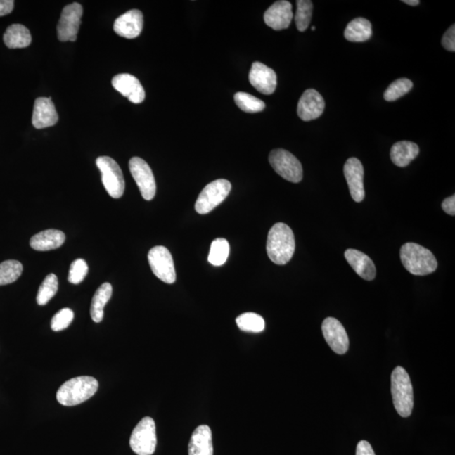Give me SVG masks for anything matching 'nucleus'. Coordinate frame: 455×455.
Wrapping results in <instances>:
<instances>
[{
  "label": "nucleus",
  "instance_id": "1",
  "mask_svg": "<svg viewBox=\"0 0 455 455\" xmlns=\"http://www.w3.org/2000/svg\"><path fill=\"white\" fill-rule=\"evenodd\" d=\"M295 250V235L290 227L278 223L270 229L267 241V252L276 265H285L291 260Z\"/></svg>",
  "mask_w": 455,
  "mask_h": 455
},
{
  "label": "nucleus",
  "instance_id": "2",
  "mask_svg": "<svg viewBox=\"0 0 455 455\" xmlns=\"http://www.w3.org/2000/svg\"><path fill=\"white\" fill-rule=\"evenodd\" d=\"M399 257L404 267L412 275L431 274L437 267V259L430 250L411 242L402 245Z\"/></svg>",
  "mask_w": 455,
  "mask_h": 455
},
{
  "label": "nucleus",
  "instance_id": "3",
  "mask_svg": "<svg viewBox=\"0 0 455 455\" xmlns=\"http://www.w3.org/2000/svg\"><path fill=\"white\" fill-rule=\"evenodd\" d=\"M99 388L95 378L79 376L71 378L63 384L57 392V399L65 406L79 405L91 399Z\"/></svg>",
  "mask_w": 455,
  "mask_h": 455
},
{
  "label": "nucleus",
  "instance_id": "4",
  "mask_svg": "<svg viewBox=\"0 0 455 455\" xmlns=\"http://www.w3.org/2000/svg\"><path fill=\"white\" fill-rule=\"evenodd\" d=\"M391 394L397 414L402 418H409L414 406V388L409 374L401 366L391 373Z\"/></svg>",
  "mask_w": 455,
  "mask_h": 455
},
{
  "label": "nucleus",
  "instance_id": "5",
  "mask_svg": "<svg viewBox=\"0 0 455 455\" xmlns=\"http://www.w3.org/2000/svg\"><path fill=\"white\" fill-rule=\"evenodd\" d=\"M130 447L138 455H152L157 445L156 426L154 419L146 416L138 423L130 437Z\"/></svg>",
  "mask_w": 455,
  "mask_h": 455
},
{
  "label": "nucleus",
  "instance_id": "6",
  "mask_svg": "<svg viewBox=\"0 0 455 455\" xmlns=\"http://www.w3.org/2000/svg\"><path fill=\"white\" fill-rule=\"evenodd\" d=\"M96 165L101 173V181L110 197L120 198L125 191V181L120 167L108 156H101Z\"/></svg>",
  "mask_w": 455,
  "mask_h": 455
},
{
  "label": "nucleus",
  "instance_id": "7",
  "mask_svg": "<svg viewBox=\"0 0 455 455\" xmlns=\"http://www.w3.org/2000/svg\"><path fill=\"white\" fill-rule=\"evenodd\" d=\"M231 187V183L225 179H219L210 183L199 194L195 204L196 211L199 214H207L214 210L228 197Z\"/></svg>",
  "mask_w": 455,
  "mask_h": 455
},
{
  "label": "nucleus",
  "instance_id": "8",
  "mask_svg": "<svg viewBox=\"0 0 455 455\" xmlns=\"http://www.w3.org/2000/svg\"><path fill=\"white\" fill-rule=\"evenodd\" d=\"M269 162L274 171L283 179L299 183L303 179V167L300 160L290 152L278 148L269 155Z\"/></svg>",
  "mask_w": 455,
  "mask_h": 455
},
{
  "label": "nucleus",
  "instance_id": "9",
  "mask_svg": "<svg viewBox=\"0 0 455 455\" xmlns=\"http://www.w3.org/2000/svg\"><path fill=\"white\" fill-rule=\"evenodd\" d=\"M148 263L154 274L162 282L172 284L176 282L175 265L169 250L165 246H155L148 255Z\"/></svg>",
  "mask_w": 455,
  "mask_h": 455
},
{
  "label": "nucleus",
  "instance_id": "10",
  "mask_svg": "<svg viewBox=\"0 0 455 455\" xmlns=\"http://www.w3.org/2000/svg\"><path fill=\"white\" fill-rule=\"evenodd\" d=\"M83 15L82 4L73 3L63 8L57 30L58 37L61 41H75Z\"/></svg>",
  "mask_w": 455,
  "mask_h": 455
},
{
  "label": "nucleus",
  "instance_id": "11",
  "mask_svg": "<svg viewBox=\"0 0 455 455\" xmlns=\"http://www.w3.org/2000/svg\"><path fill=\"white\" fill-rule=\"evenodd\" d=\"M129 169L142 197L150 201L156 193V183L150 165L139 157H134L129 161Z\"/></svg>",
  "mask_w": 455,
  "mask_h": 455
},
{
  "label": "nucleus",
  "instance_id": "12",
  "mask_svg": "<svg viewBox=\"0 0 455 455\" xmlns=\"http://www.w3.org/2000/svg\"><path fill=\"white\" fill-rule=\"evenodd\" d=\"M321 329L331 350L340 355L345 354L350 348V339L342 323L337 319L328 317L323 321Z\"/></svg>",
  "mask_w": 455,
  "mask_h": 455
},
{
  "label": "nucleus",
  "instance_id": "13",
  "mask_svg": "<svg viewBox=\"0 0 455 455\" xmlns=\"http://www.w3.org/2000/svg\"><path fill=\"white\" fill-rule=\"evenodd\" d=\"M343 172L352 199L357 203L362 202L365 198L364 169L362 163L357 158L348 159L344 165Z\"/></svg>",
  "mask_w": 455,
  "mask_h": 455
},
{
  "label": "nucleus",
  "instance_id": "14",
  "mask_svg": "<svg viewBox=\"0 0 455 455\" xmlns=\"http://www.w3.org/2000/svg\"><path fill=\"white\" fill-rule=\"evenodd\" d=\"M325 106L324 98L321 94L309 89L300 97L297 113L302 120L309 122L320 117L324 113Z\"/></svg>",
  "mask_w": 455,
  "mask_h": 455
},
{
  "label": "nucleus",
  "instance_id": "15",
  "mask_svg": "<svg viewBox=\"0 0 455 455\" xmlns=\"http://www.w3.org/2000/svg\"><path fill=\"white\" fill-rule=\"evenodd\" d=\"M143 27V13L139 10H131L119 16L115 20L113 29L118 36L134 39L142 32Z\"/></svg>",
  "mask_w": 455,
  "mask_h": 455
},
{
  "label": "nucleus",
  "instance_id": "16",
  "mask_svg": "<svg viewBox=\"0 0 455 455\" xmlns=\"http://www.w3.org/2000/svg\"><path fill=\"white\" fill-rule=\"evenodd\" d=\"M249 80L255 89L264 95H271L276 88L275 71L260 62L253 63Z\"/></svg>",
  "mask_w": 455,
  "mask_h": 455
},
{
  "label": "nucleus",
  "instance_id": "17",
  "mask_svg": "<svg viewBox=\"0 0 455 455\" xmlns=\"http://www.w3.org/2000/svg\"><path fill=\"white\" fill-rule=\"evenodd\" d=\"M115 90L121 93L134 104H140L146 99V91L141 83L129 74H120L115 76L112 80Z\"/></svg>",
  "mask_w": 455,
  "mask_h": 455
},
{
  "label": "nucleus",
  "instance_id": "18",
  "mask_svg": "<svg viewBox=\"0 0 455 455\" xmlns=\"http://www.w3.org/2000/svg\"><path fill=\"white\" fill-rule=\"evenodd\" d=\"M293 17L291 3L286 0H280L267 8L264 14V21L267 27L275 31H281L288 28Z\"/></svg>",
  "mask_w": 455,
  "mask_h": 455
},
{
  "label": "nucleus",
  "instance_id": "19",
  "mask_svg": "<svg viewBox=\"0 0 455 455\" xmlns=\"http://www.w3.org/2000/svg\"><path fill=\"white\" fill-rule=\"evenodd\" d=\"M58 122V115L51 98L39 97L34 104L32 124L37 129L53 127Z\"/></svg>",
  "mask_w": 455,
  "mask_h": 455
},
{
  "label": "nucleus",
  "instance_id": "20",
  "mask_svg": "<svg viewBox=\"0 0 455 455\" xmlns=\"http://www.w3.org/2000/svg\"><path fill=\"white\" fill-rule=\"evenodd\" d=\"M346 260L355 273L361 278L367 281H372L376 278V265L367 255L355 249H348L344 253Z\"/></svg>",
  "mask_w": 455,
  "mask_h": 455
},
{
  "label": "nucleus",
  "instance_id": "21",
  "mask_svg": "<svg viewBox=\"0 0 455 455\" xmlns=\"http://www.w3.org/2000/svg\"><path fill=\"white\" fill-rule=\"evenodd\" d=\"M188 454L189 455H214L212 431L207 425H201L195 429L191 437Z\"/></svg>",
  "mask_w": 455,
  "mask_h": 455
},
{
  "label": "nucleus",
  "instance_id": "22",
  "mask_svg": "<svg viewBox=\"0 0 455 455\" xmlns=\"http://www.w3.org/2000/svg\"><path fill=\"white\" fill-rule=\"evenodd\" d=\"M65 239L63 232L58 229H46L34 236L30 241V245L38 252H46L60 248Z\"/></svg>",
  "mask_w": 455,
  "mask_h": 455
},
{
  "label": "nucleus",
  "instance_id": "23",
  "mask_svg": "<svg viewBox=\"0 0 455 455\" xmlns=\"http://www.w3.org/2000/svg\"><path fill=\"white\" fill-rule=\"evenodd\" d=\"M419 147L414 142L401 141L395 143L390 150V158L398 167H406L419 155Z\"/></svg>",
  "mask_w": 455,
  "mask_h": 455
},
{
  "label": "nucleus",
  "instance_id": "24",
  "mask_svg": "<svg viewBox=\"0 0 455 455\" xmlns=\"http://www.w3.org/2000/svg\"><path fill=\"white\" fill-rule=\"evenodd\" d=\"M32 35L23 25L13 24L6 30L4 35V44L8 49H25L32 44Z\"/></svg>",
  "mask_w": 455,
  "mask_h": 455
},
{
  "label": "nucleus",
  "instance_id": "25",
  "mask_svg": "<svg viewBox=\"0 0 455 455\" xmlns=\"http://www.w3.org/2000/svg\"><path fill=\"white\" fill-rule=\"evenodd\" d=\"M372 25L364 18H356L348 23L344 37L352 42H364L372 37Z\"/></svg>",
  "mask_w": 455,
  "mask_h": 455
},
{
  "label": "nucleus",
  "instance_id": "26",
  "mask_svg": "<svg viewBox=\"0 0 455 455\" xmlns=\"http://www.w3.org/2000/svg\"><path fill=\"white\" fill-rule=\"evenodd\" d=\"M113 295V286L109 283H105L98 288L94 295L91 305V316L96 323L103 320L104 308Z\"/></svg>",
  "mask_w": 455,
  "mask_h": 455
},
{
  "label": "nucleus",
  "instance_id": "27",
  "mask_svg": "<svg viewBox=\"0 0 455 455\" xmlns=\"http://www.w3.org/2000/svg\"><path fill=\"white\" fill-rule=\"evenodd\" d=\"M236 324L241 331L246 333H259L265 329V321L256 313H245L236 319Z\"/></svg>",
  "mask_w": 455,
  "mask_h": 455
},
{
  "label": "nucleus",
  "instance_id": "28",
  "mask_svg": "<svg viewBox=\"0 0 455 455\" xmlns=\"http://www.w3.org/2000/svg\"><path fill=\"white\" fill-rule=\"evenodd\" d=\"M235 101L238 108L245 113H257L262 112L266 108L264 101L259 98L245 92H238L235 95Z\"/></svg>",
  "mask_w": 455,
  "mask_h": 455
},
{
  "label": "nucleus",
  "instance_id": "29",
  "mask_svg": "<svg viewBox=\"0 0 455 455\" xmlns=\"http://www.w3.org/2000/svg\"><path fill=\"white\" fill-rule=\"evenodd\" d=\"M229 254V244L224 238H219L212 242L208 262L215 267H220L226 262Z\"/></svg>",
  "mask_w": 455,
  "mask_h": 455
},
{
  "label": "nucleus",
  "instance_id": "30",
  "mask_svg": "<svg viewBox=\"0 0 455 455\" xmlns=\"http://www.w3.org/2000/svg\"><path fill=\"white\" fill-rule=\"evenodd\" d=\"M58 290V280L57 276L51 274L46 276L42 282L37 296V302L39 305H45L53 299Z\"/></svg>",
  "mask_w": 455,
  "mask_h": 455
},
{
  "label": "nucleus",
  "instance_id": "31",
  "mask_svg": "<svg viewBox=\"0 0 455 455\" xmlns=\"http://www.w3.org/2000/svg\"><path fill=\"white\" fill-rule=\"evenodd\" d=\"M23 271V266L18 261L8 260L0 263V286L15 282Z\"/></svg>",
  "mask_w": 455,
  "mask_h": 455
},
{
  "label": "nucleus",
  "instance_id": "32",
  "mask_svg": "<svg viewBox=\"0 0 455 455\" xmlns=\"http://www.w3.org/2000/svg\"><path fill=\"white\" fill-rule=\"evenodd\" d=\"M296 3L297 11L295 17L296 27L300 32H304L312 21L313 3L309 0H297Z\"/></svg>",
  "mask_w": 455,
  "mask_h": 455
},
{
  "label": "nucleus",
  "instance_id": "33",
  "mask_svg": "<svg viewBox=\"0 0 455 455\" xmlns=\"http://www.w3.org/2000/svg\"><path fill=\"white\" fill-rule=\"evenodd\" d=\"M412 87H414V83L410 79L402 78L395 80V82L390 84V86L385 91L384 94L385 100L387 101H397L409 92Z\"/></svg>",
  "mask_w": 455,
  "mask_h": 455
},
{
  "label": "nucleus",
  "instance_id": "34",
  "mask_svg": "<svg viewBox=\"0 0 455 455\" xmlns=\"http://www.w3.org/2000/svg\"><path fill=\"white\" fill-rule=\"evenodd\" d=\"M89 267L86 261L83 259H77L72 263L70 266L69 276L68 280L73 284H79L86 278L88 274Z\"/></svg>",
  "mask_w": 455,
  "mask_h": 455
},
{
  "label": "nucleus",
  "instance_id": "35",
  "mask_svg": "<svg viewBox=\"0 0 455 455\" xmlns=\"http://www.w3.org/2000/svg\"><path fill=\"white\" fill-rule=\"evenodd\" d=\"M73 310L69 308L62 309L53 318L51 327L54 331H60L68 328L74 320Z\"/></svg>",
  "mask_w": 455,
  "mask_h": 455
},
{
  "label": "nucleus",
  "instance_id": "36",
  "mask_svg": "<svg viewBox=\"0 0 455 455\" xmlns=\"http://www.w3.org/2000/svg\"><path fill=\"white\" fill-rule=\"evenodd\" d=\"M442 45L446 50L449 52H454L455 51V25H453L450 27L447 32L444 33L443 39H442Z\"/></svg>",
  "mask_w": 455,
  "mask_h": 455
},
{
  "label": "nucleus",
  "instance_id": "37",
  "mask_svg": "<svg viewBox=\"0 0 455 455\" xmlns=\"http://www.w3.org/2000/svg\"><path fill=\"white\" fill-rule=\"evenodd\" d=\"M356 455H376V453L368 441L362 440L357 445Z\"/></svg>",
  "mask_w": 455,
  "mask_h": 455
},
{
  "label": "nucleus",
  "instance_id": "38",
  "mask_svg": "<svg viewBox=\"0 0 455 455\" xmlns=\"http://www.w3.org/2000/svg\"><path fill=\"white\" fill-rule=\"evenodd\" d=\"M442 208L449 215H455V196L453 195L451 197L446 198L444 200L443 203H442Z\"/></svg>",
  "mask_w": 455,
  "mask_h": 455
},
{
  "label": "nucleus",
  "instance_id": "39",
  "mask_svg": "<svg viewBox=\"0 0 455 455\" xmlns=\"http://www.w3.org/2000/svg\"><path fill=\"white\" fill-rule=\"evenodd\" d=\"M14 4L13 0H0V17L11 14Z\"/></svg>",
  "mask_w": 455,
  "mask_h": 455
},
{
  "label": "nucleus",
  "instance_id": "40",
  "mask_svg": "<svg viewBox=\"0 0 455 455\" xmlns=\"http://www.w3.org/2000/svg\"><path fill=\"white\" fill-rule=\"evenodd\" d=\"M402 2L411 6H418V4H420L419 0H403Z\"/></svg>",
  "mask_w": 455,
  "mask_h": 455
},
{
  "label": "nucleus",
  "instance_id": "41",
  "mask_svg": "<svg viewBox=\"0 0 455 455\" xmlns=\"http://www.w3.org/2000/svg\"><path fill=\"white\" fill-rule=\"evenodd\" d=\"M312 31H314V30H316V27H312Z\"/></svg>",
  "mask_w": 455,
  "mask_h": 455
}]
</instances>
